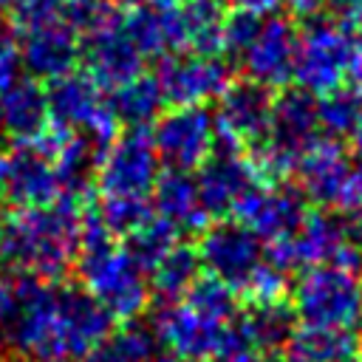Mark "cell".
I'll list each match as a JSON object with an SVG mask.
<instances>
[{
	"label": "cell",
	"mask_w": 362,
	"mask_h": 362,
	"mask_svg": "<svg viewBox=\"0 0 362 362\" xmlns=\"http://www.w3.org/2000/svg\"><path fill=\"white\" fill-rule=\"evenodd\" d=\"M17 314L6 325L14 356L25 362H85L110 331V317L85 291L11 272Z\"/></svg>",
	"instance_id": "6da1fadb"
},
{
	"label": "cell",
	"mask_w": 362,
	"mask_h": 362,
	"mask_svg": "<svg viewBox=\"0 0 362 362\" xmlns=\"http://www.w3.org/2000/svg\"><path fill=\"white\" fill-rule=\"evenodd\" d=\"M88 198L59 195L54 204L14 209L3 221L0 257L17 274H31L45 283H62L76 263L79 223Z\"/></svg>",
	"instance_id": "7a4b0ae2"
},
{
	"label": "cell",
	"mask_w": 362,
	"mask_h": 362,
	"mask_svg": "<svg viewBox=\"0 0 362 362\" xmlns=\"http://www.w3.org/2000/svg\"><path fill=\"white\" fill-rule=\"evenodd\" d=\"M76 274L82 288L99 303V308L119 322H133L147 311L150 283L124 246L102 223L99 212L90 206L79 223V252Z\"/></svg>",
	"instance_id": "3957f363"
},
{
	"label": "cell",
	"mask_w": 362,
	"mask_h": 362,
	"mask_svg": "<svg viewBox=\"0 0 362 362\" xmlns=\"http://www.w3.org/2000/svg\"><path fill=\"white\" fill-rule=\"evenodd\" d=\"M291 308L303 325L354 331L362 322V280L334 263L303 269L291 291Z\"/></svg>",
	"instance_id": "277c9868"
},
{
	"label": "cell",
	"mask_w": 362,
	"mask_h": 362,
	"mask_svg": "<svg viewBox=\"0 0 362 362\" xmlns=\"http://www.w3.org/2000/svg\"><path fill=\"white\" fill-rule=\"evenodd\" d=\"M356 28L342 25L334 17H308L305 28L297 34L294 48V74L297 88L320 96L345 82L351 68Z\"/></svg>",
	"instance_id": "5b68a950"
},
{
	"label": "cell",
	"mask_w": 362,
	"mask_h": 362,
	"mask_svg": "<svg viewBox=\"0 0 362 362\" xmlns=\"http://www.w3.org/2000/svg\"><path fill=\"white\" fill-rule=\"evenodd\" d=\"M158 178V153L153 147V136L147 127H130L116 136L113 144L102 153L96 167V187L102 198L110 195H141L153 189Z\"/></svg>",
	"instance_id": "8992f818"
},
{
	"label": "cell",
	"mask_w": 362,
	"mask_h": 362,
	"mask_svg": "<svg viewBox=\"0 0 362 362\" xmlns=\"http://www.w3.org/2000/svg\"><path fill=\"white\" fill-rule=\"evenodd\" d=\"M153 76L158 82L164 105L173 107L206 105L209 99H221V93L232 85V68L226 59L189 51L161 57Z\"/></svg>",
	"instance_id": "52a82bcc"
},
{
	"label": "cell",
	"mask_w": 362,
	"mask_h": 362,
	"mask_svg": "<svg viewBox=\"0 0 362 362\" xmlns=\"http://www.w3.org/2000/svg\"><path fill=\"white\" fill-rule=\"evenodd\" d=\"M272 90L252 82V79H240L232 82L221 99H218V110L212 116L215 124V147L221 144L223 150H238L243 153V147H255L266 139L269 133V122H272Z\"/></svg>",
	"instance_id": "ba28073f"
},
{
	"label": "cell",
	"mask_w": 362,
	"mask_h": 362,
	"mask_svg": "<svg viewBox=\"0 0 362 362\" xmlns=\"http://www.w3.org/2000/svg\"><path fill=\"white\" fill-rule=\"evenodd\" d=\"M153 147L167 170H198L215 153V124L204 105L170 107L153 122Z\"/></svg>",
	"instance_id": "9c48e42d"
},
{
	"label": "cell",
	"mask_w": 362,
	"mask_h": 362,
	"mask_svg": "<svg viewBox=\"0 0 362 362\" xmlns=\"http://www.w3.org/2000/svg\"><path fill=\"white\" fill-rule=\"evenodd\" d=\"M198 257L201 266H206L209 274L240 291L246 277L255 272V266L263 260V246L255 232H249L243 223L232 221H218L206 223L198 235Z\"/></svg>",
	"instance_id": "30bf717a"
},
{
	"label": "cell",
	"mask_w": 362,
	"mask_h": 362,
	"mask_svg": "<svg viewBox=\"0 0 362 362\" xmlns=\"http://www.w3.org/2000/svg\"><path fill=\"white\" fill-rule=\"evenodd\" d=\"M305 195L300 187L286 181L277 184H255L232 209V218L255 232L260 240L272 243L297 232L305 218Z\"/></svg>",
	"instance_id": "8fae6325"
},
{
	"label": "cell",
	"mask_w": 362,
	"mask_h": 362,
	"mask_svg": "<svg viewBox=\"0 0 362 362\" xmlns=\"http://www.w3.org/2000/svg\"><path fill=\"white\" fill-rule=\"evenodd\" d=\"M0 195L14 209L45 206L62 195L54 161L34 144H14L0 153Z\"/></svg>",
	"instance_id": "7c38bea8"
},
{
	"label": "cell",
	"mask_w": 362,
	"mask_h": 362,
	"mask_svg": "<svg viewBox=\"0 0 362 362\" xmlns=\"http://www.w3.org/2000/svg\"><path fill=\"white\" fill-rule=\"evenodd\" d=\"M294 48L297 31L294 23L283 14H266L249 48L238 57L246 79L263 88H286L294 74Z\"/></svg>",
	"instance_id": "4fadbf2b"
},
{
	"label": "cell",
	"mask_w": 362,
	"mask_h": 362,
	"mask_svg": "<svg viewBox=\"0 0 362 362\" xmlns=\"http://www.w3.org/2000/svg\"><path fill=\"white\" fill-rule=\"evenodd\" d=\"M226 325L198 314L184 300L161 303L156 308V314H153V337H156V342H161L170 351V356L184 359V362L212 359Z\"/></svg>",
	"instance_id": "5bb4252c"
},
{
	"label": "cell",
	"mask_w": 362,
	"mask_h": 362,
	"mask_svg": "<svg viewBox=\"0 0 362 362\" xmlns=\"http://www.w3.org/2000/svg\"><path fill=\"white\" fill-rule=\"evenodd\" d=\"M14 34H17L20 62L31 79L54 82L71 74L82 57V42L74 34V28L65 23V17L45 25L25 28V31H14Z\"/></svg>",
	"instance_id": "9a60e30c"
},
{
	"label": "cell",
	"mask_w": 362,
	"mask_h": 362,
	"mask_svg": "<svg viewBox=\"0 0 362 362\" xmlns=\"http://www.w3.org/2000/svg\"><path fill=\"white\" fill-rule=\"evenodd\" d=\"M260 184L249 156L238 153V150H215L201 167H198V198L201 206L209 218H226L232 215V209L238 206V201L255 187Z\"/></svg>",
	"instance_id": "2e32d148"
},
{
	"label": "cell",
	"mask_w": 362,
	"mask_h": 362,
	"mask_svg": "<svg viewBox=\"0 0 362 362\" xmlns=\"http://www.w3.org/2000/svg\"><path fill=\"white\" fill-rule=\"evenodd\" d=\"M351 156L334 136H317L297 161L300 192L320 209H337L345 181L351 175Z\"/></svg>",
	"instance_id": "e0dca14e"
},
{
	"label": "cell",
	"mask_w": 362,
	"mask_h": 362,
	"mask_svg": "<svg viewBox=\"0 0 362 362\" xmlns=\"http://www.w3.org/2000/svg\"><path fill=\"white\" fill-rule=\"evenodd\" d=\"M82 57H85V74L99 85V90H113L124 85L127 79L141 74L144 57L139 48L127 40V34L119 28H110L105 34H96L82 42Z\"/></svg>",
	"instance_id": "ac0fdd59"
},
{
	"label": "cell",
	"mask_w": 362,
	"mask_h": 362,
	"mask_svg": "<svg viewBox=\"0 0 362 362\" xmlns=\"http://www.w3.org/2000/svg\"><path fill=\"white\" fill-rule=\"evenodd\" d=\"M0 122H3V133H8L14 144L34 141L51 124L48 99L37 79L20 76L0 90Z\"/></svg>",
	"instance_id": "d6986e66"
},
{
	"label": "cell",
	"mask_w": 362,
	"mask_h": 362,
	"mask_svg": "<svg viewBox=\"0 0 362 362\" xmlns=\"http://www.w3.org/2000/svg\"><path fill=\"white\" fill-rule=\"evenodd\" d=\"M122 31L139 48L141 57H167L184 51V28L175 8H150V6H130L122 14Z\"/></svg>",
	"instance_id": "ffe728a7"
},
{
	"label": "cell",
	"mask_w": 362,
	"mask_h": 362,
	"mask_svg": "<svg viewBox=\"0 0 362 362\" xmlns=\"http://www.w3.org/2000/svg\"><path fill=\"white\" fill-rule=\"evenodd\" d=\"M153 209L158 218L173 223L178 232H201L209 215L201 206L195 178L184 170H164L153 184Z\"/></svg>",
	"instance_id": "44dd1931"
},
{
	"label": "cell",
	"mask_w": 362,
	"mask_h": 362,
	"mask_svg": "<svg viewBox=\"0 0 362 362\" xmlns=\"http://www.w3.org/2000/svg\"><path fill=\"white\" fill-rule=\"evenodd\" d=\"M45 99H48L51 122L68 130H85V124L105 105L99 85L85 71H71L54 79L45 90Z\"/></svg>",
	"instance_id": "7402d4cb"
},
{
	"label": "cell",
	"mask_w": 362,
	"mask_h": 362,
	"mask_svg": "<svg viewBox=\"0 0 362 362\" xmlns=\"http://www.w3.org/2000/svg\"><path fill=\"white\" fill-rule=\"evenodd\" d=\"M286 362H359L362 351L351 331L300 325L283 348Z\"/></svg>",
	"instance_id": "603a6c76"
},
{
	"label": "cell",
	"mask_w": 362,
	"mask_h": 362,
	"mask_svg": "<svg viewBox=\"0 0 362 362\" xmlns=\"http://www.w3.org/2000/svg\"><path fill=\"white\" fill-rule=\"evenodd\" d=\"M178 20L184 28V51L201 57H221V34L226 20L223 0H181Z\"/></svg>",
	"instance_id": "cb8c5ba5"
},
{
	"label": "cell",
	"mask_w": 362,
	"mask_h": 362,
	"mask_svg": "<svg viewBox=\"0 0 362 362\" xmlns=\"http://www.w3.org/2000/svg\"><path fill=\"white\" fill-rule=\"evenodd\" d=\"M113 116L119 119V124H130V127H147L161 116L164 107V96L158 90V82L153 74H139L133 79H127L124 85L110 90L107 99Z\"/></svg>",
	"instance_id": "d4e9b609"
},
{
	"label": "cell",
	"mask_w": 362,
	"mask_h": 362,
	"mask_svg": "<svg viewBox=\"0 0 362 362\" xmlns=\"http://www.w3.org/2000/svg\"><path fill=\"white\" fill-rule=\"evenodd\" d=\"M240 328L246 337L257 345V351H283L291 334L297 331V314L291 303L277 300V303H260L249 305L246 314H240Z\"/></svg>",
	"instance_id": "484cf974"
},
{
	"label": "cell",
	"mask_w": 362,
	"mask_h": 362,
	"mask_svg": "<svg viewBox=\"0 0 362 362\" xmlns=\"http://www.w3.org/2000/svg\"><path fill=\"white\" fill-rule=\"evenodd\" d=\"M153 359H156V337L136 320L110 328L85 356V362H153Z\"/></svg>",
	"instance_id": "4316f807"
},
{
	"label": "cell",
	"mask_w": 362,
	"mask_h": 362,
	"mask_svg": "<svg viewBox=\"0 0 362 362\" xmlns=\"http://www.w3.org/2000/svg\"><path fill=\"white\" fill-rule=\"evenodd\" d=\"M201 274V257L198 249L189 243H175L164 260L150 272L153 277V294L161 297L164 303H175L187 294V288L192 286V280Z\"/></svg>",
	"instance_id": "83f0119b"
},
{
	"label": "cell",
	"mask_w": 362,
	"mask_h": 362,
	"mask_svg": "<svg viewBox=\"0 0 362 362\" xmlns=\"http://www.w3.org/2000/svg\"><path fill=\"white\" fill-rule=\"evenodd\" d=\"M362 116V90L354 85H337L317 96V119L325 136H348Z\"/></svg>",
	"instance_id": "f1b7e54d"
},
{
	"label": "cell",
	"mask_w": 362,
	"mask_h": 362,
	"mask_svg": "<svg viewBox=\"0 0 362 362\" xmlns=\"http://www.w3.org/2000/svg\"><path fill=\"white\" fill-rule=\"evenodd\" d=\"M175 243H178V229H175L173 223H167L164 218L153 215L144 226H139L133 235H127L124 249H127V255L136 260V266L147 274V272H153V269L164 260V255H167Z\"/></svg>",
	"instance_id": "f546056e"
},
{
	"label": "cell",
	"mask_w": 362,
	"mask_h": 362,
	"mask_svg": "<svg viewBox=\"0 0 362 362\" xmlns=\"http://www.w3.org/2000/svg\"><path fill=\"white\" fill-rule=\"evenodd\" d=\"M181 300L189 308H195L198 314H204L215 322H223V325L238 314V291L232 286H226L223 280H218L215 274H209V272L206 274L201 272Z\"/></svg>",
	"instance_id": "4dcf8cb0"
},
{
	"label": "cell",
	"mask_w": 362,
	"mask_h": 362,
	"mask_svg": "<svg viewBox=\"0 0 362 362\" xmlns=\"http://www.w3.org/2000/svg\"><path fill=\"white\" fill-rule=\"evenodd\" d=\"M62 17L79 40H90L96 34L119 28L122 23V11L113 0H65Z\"/></svg>",
	"instance_id": "1f68e13d"
},
{
	"label": "cell",
	"mask_w": 362,
	"mask_h": 362,
	"mask_svg": "<svg viewBox=\"0 0 362 362\" xmlns=\"http://www.w3.org/2000/svg\"><path fill=\"white\" fill-rule=\"evenodd\" d=\"M96 212L113 238H127L153 218V204L141 195H110L102 198Z\"/></svg>",
	"instance_id": "d6a6232c"
},
{
	"label": "cell",
	"mask_w": 362,
	"mask_h": 362,
	"mask_svg": "<svg viewBox=\"0 0 362 362\" xmlns=\"http://www.w3.org/2000/svg\"><path fill=\"white\" fill-rule=\"evenodd\" d=\"M288 291V274L283 269H277L269 260H260L255 266V272L246 277V283L240 286V297H246L249 305H260V303H277L286 300Z\"/></svg>",
	"instance_id": "836d02e7"
},
{
	"label": "cell",
	"mask_w": 362,
	"mask_h": 362,
	"mask_svg": "<svg viewBox=\"0 0 362 362\" xmlns=\"http://www.w3.org/2000/svg\"><path fill=\"white\" fill-rule=\"evenodd\" d=\"M260 20H263V17L249 14V11H232V14H226V20H223V34H221L223 54H229V57L238 59V57L249 48V42L255 40V34H257V28H260Z\"/></svg>",
	"instance_id": "e575fe53"
},
{
	"label": "cell",
	"mask_w": 362,
	"mask_h": 362,
	"mask_svg": "<svg viewBox=\"0 0 362 362\" xmlns=\"http://www.w3.org/2000/svg\"><path fill=\"white\" fill-rule=\"evenodd\" d=\"M260 354L263 351H257V345L246 337L240 322H232L223 328V337L212 354V362H257Z\"/></svg>",
	"instance_id": "d590c367"
},
{
	"label": "cell",
	"mask_w": 362,
	"mask_h": 362,
	"mask_svg": "<svg viewBox=\"0 0 362 362\" xmlns=\"http://www.w3.org/2000/svg\"><path fill=\"white\" fill-rule=\"evenodd\" d=\"M62 6H65V0H23L11 11V28L25 31V28H34V25L62 20Z\"/></svg>",
	"instance_id": "8d00e7d4"
},
{
	"label": "cell",
	"mask_w": 362,
	"mask_h": 362,
	"mask_svg": "<svg viewBox=\"0 0 362 362\" xmlns=\"http://www.w3.org/2000/svg\"><path fill=\"white\" fill-rule=\"evenodd\" d=\"M322 6L328 8V17H334L342 25H362V0H322Z\"/></svg>",
	"instance_id": "74e56055"
},
{
	"label": "cell",
	"mask_w": 362,
	"mask_h": 362,
	"mask_svg": "<svg viewBox=\"0 0 362 362\" xmlns=\"http://www.w3.org/2000/svg\"><path fill=\"white\" fill-rule=\"evenodd\" d=\"M17 314V286L14 277H0V328H6Z\"/></svg>",
	"instance_id": "f35d334b"
},
{
	"label": "cell",
	"mask_w": 362,
	"mask_h": 362,
	"mask_svg": "<svg viewBox=\"0 0 362 362\" xmlns=\"http://www.w3.org/2000/svg\"><path fill=\"white\" fill-rule=\"evenodd\" d=\"M223 3L232 6L235 11H249V14H257V17L274 14V8L280 6V0H223Z\"/></svg>",
	"instance_id": "ab89813d"
},
{
	"label": "cell",
	"mask_w": 362,
	"mask_h": 362,
	"mask_svg": "<svg viewBox=\"0 0 362 362\" xmlns=\"http://www.w3.org/2000/svg\"><path fill=\"white\" fill-rule=\"evenodd\" d=\"M345 85H354L362 90V31L356 28V40H354V54H351V68L345 76Z\"/></svg>",
	"instance_id": "60d3db41"
},
{
	"label": "cell",
	"mask_w": 362,
	"mask_h": 362,
	"mask_svg": "<svg viewBox=\"0 0 362 362\" xmlns=\"http://www.w3.org/2000/svg\"><path fill=\"white\" fill-rule=\"evenodd\" d=\"M288 3V8L294 11V14H300V17H314L320 8H322V0H286Z\"/></svg>",
	"instance_id": "b9f144b4"
},
{
	"label": "cell",
	"mask_w": 362,
	"mask_h": 362,
	"mask_svg": "<svg viewBox=\"0 0 362 362\" xmlns=\"http://www.w3.org/2000/svg\"><path fill=\"white\" fill-rule=\"evenodd\" d=\"M348 136H351V153H354L356 164H362V116H359V122L354 124V130Z\"/></svg>",
	"instance_id": "7bdbcfd3"
},
{
	"label": "cell",
	"mask_w": 362,
	"mask_h": 362,
	"mask_svg": "<svg viewBox=\"0 0 362 362\" xmlns=\"http://www.w3.org/2000/svg\"><path fill=\"white\" fill-rule=\"evenodd\" d=\"M127 6H150V8H175L181 0H124Z\"/></svg>",
	"instance_id": "ee69618b"
},
{
	"label": "cell",
	"mask_w": 362,
	"mask_h": 362,
	"mask_svg": "<svg viewBox=\"0 0 362 362\" xmlns=\"http://www.w3.org/2000/svg\"><path fill=\"white\" fill-rule=\"evenodd\" d=\"M257 362H286V356L280 351H266V354H260Z\"/></svg>",
	"instance_id": "f6af8a7d"
},
{
	"label": "cell",
	"mask_w": 362,
	"mask_h": 362,
	"mask_svg": "<svg viewBox=\"0 0 362 362\" xmlns=\"http://www.w3.org/2000/svg\"><path fill=\"white\" fill-rule=\"evenodd\" d=\"M20 3H23V0H0V14H6V11H14Z\"/></svg>",
	"instance_id": "bcb514c9"
},
{
	"label": "cell",
	"mask_w": 362,
	"mask_h": 362,
	"mask_svg": "<svg viewBox=\"0 0 362 362\" xmlns=\"http://www.w3.org/2000/svg\"><path fill=\"white\" fill-rule=\"evenodd\" d=\"M0 362H25V359H20L14 354H0Z\"/></svg>",
	"instance_id": "7dc6e473"
},
{
	"label": "cell",
	"mask_w": 362,
	"mask_h": 362,
	"mask_svg": "<svg viewBox=\"0 0 362 362\" xmlns=\"http://www.w3.org/2000/svg\"><path fill=\"white\" fill-rule=\"evenodd\" d=\"M153 362H184V359H175V356H161V359H153Z\"/></svg>",
	"instance_id": "c3c4849f"
},
{
	"label": "cell",
	"mask_w": 362,
	"mask_h": 362,
	"mask_svg": "<svg viewBox=\"0 0 362 362\" xmlns=\"http://www.w3.org/2000/svg\"><path fill=\"white\" fill-rule=\"evenodd\" d=\"M0 243H3V218H0Z\"/></svg>",
	"instance_id": "681fc988"
},
{
	"label": "cell",
	"mask_w": 362,
	"mask_h": 362,
	"mask_svg": "<svg viewBox=\"0 0 362 362\" xmlns=\"http://www.w3.org/2000/svg\"><path fill=\"white\" fill-rule=\"evenodd\" d=\"M0 141H3V122H0Z\"/></svg>",
	"instance_id": "f907efd6"
},
{
	"label": "cell",
	"mask_w": 362,
	"mask_h": 362,
	"mask_svg": "<svg viewBox=\"0 0 362 362\" xmlns=\"http://www.w3.org/2000/svg\"><path fill=\"white\" fill-rule=\"evenodd\" d=\"M359 272H362V266H359Z\"/></svg>",
	"instance_id": "816d5d0a"
}]
</instances>
